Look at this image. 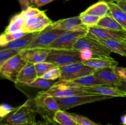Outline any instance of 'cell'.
<instances>
[{
  "label": "cell",
  "mask_w": 126,
  "mask_h": 125,
  "mask_svg": "<svg viewBox=\"0 0 126 125\" xmlns=\"http://www.w3.org/2000/svg\"><path fill=\"white\" fill-rule=\"evenodd\" d=\"M115 71L119 78L122 80L126 81V68L123 67H115Z\"/></svg>",
  "instance_id": "cell-38"
},
{
  "label": "cell",
  "mask_w": 126,
  "mask_h": 125,
  "mask_svg": "<svg viewBox=\"0 0 126 125\" xmlns=\"http://www.w3.org/2000/svg\"><path fill=\"white\" fill-rule=\"evenodd\" d=\"M52 23V21L46 15L45 11H43L38 15L27 19L23 31L26 33H38L44 30Z\"/></svg>",
  "instance_id": "cell-11"
},
{
  "label": "cell",
  "mask_w": 126,
  "mask_h": 125,
  "mask_svg": "<svg viewBox=\"0 0 126 125\" xmlns=\"http://www.w3.org/2000/svg\"><path fill=\"white\" fill-rule=\"evenodd\" d=\"M19 32H23V29L20 27L17 26L14 23L10 22L9 25L5 29L4 33H17Z\"/></svg>",
  "instance_id": "cell-36"
},
{
  "label": "cell",
  "mask_w": 126,
  "mask_h": 125,
  "mask_svg": "<svg viewBox=\"0 0 126 125\" xmlns=\"http://www.w3.org/2000/svg\"><path fill=\"white\" fill-rule=\"evenodd\" d=\"M37 113L34 99L29 98L22 105L14 107L9 115L1 118L0 125H19L27 123H34L36 121Z\"/></svg>",
  "instance_id": "cell-1"
},
{
  "label": "cell",
  "mask_w": 126,
  "mask_h": 125,
  "mask_svg": "<svg viewBox=\"0 0 126 125\" xmlns=\"http://www.w3.org/2000/svg\"><path fill=\"white\" fill-rule=\"evenodd\" d=\"M87 49L94 55V58L110 57L111 51L97 39L87 33L86 36L79 39L73 47V50L81 51Z\"/></svg>",
  "instance_id": "cell-2"
},
{
  "label": "cell",
  "mask_w": 126,
  "mask_h": 125,
  "mask_svg": "<svg viewBox=\"0 0 126 125\" xmlns=\"http://www.w3.org/2000/svg\"></svg>",
  "instance_id": "cell-50"
},
{
  "label": "cell",
  "mask_w": 126,
  "mask_h": 125,
  "mask_svg": "<svg viewBox=\"0 0 126 125\" xmlns=\"http://www.w3.org/2000/svg\"><path fill=\"white\" fill-rule=\"evenodd\" d=\"M121 125H126V114L121 117Z\"/></svg>",
  "instance_id": "cell-45"
},
{
  "label": "cell",
  "mask_w": 126,
  "mask_h": 125,
  "mask_svg": "<svg viewBox=\"0 0 126 125\" xmlns=\"http://www.w3.org/2000/svg\"><path fill=\"white\" fill-rule=\"evenodd\" d=\"M54 1L55 0H33V4L37 7H41L50 3Z\"/></svg>",
  "instance_id": "cell-39"
},
{
  "label": "cell",
  "mask_w": 126,
  "mask_h": 125,
  "mask_svg": "<svg viewBox=\"0 0 126 125\" xmlns=\"http://www.w3.org/2000/svg\"><path fill=\"white\" fill-rule=\"evenodd\" d=\"M43 12V11H40V10L38 9L36 7L30 6V7H29L28 8H27V9L24 10V11H22L20 13L26 18V19H28V18H31V17L38 15L40 14V13H42Z\"/></svg>",
  "instance_id": "cell-33"
},
{
  "label": "cell",
  "mask_w": 126,
  "mask_h": 125,
  "mask_svg": "<svg viewBox=\"0 0 126 125\" xmlns=\"http://www.w3.org/2000/svg\"><path fill=\"white\" fill-rule=\"evenodd\" d=\"M52 120L59 125H76L77 122L68 113L59 110L54 114Z\"/></svg>",
  "instance_id": "cell-25"
},
{
  "label": "cell",
  "mask_w": 126,
  "mask_h": 125,
  "mask_svg": "<svg viewBox=\"0 0 126 125\" xmlns=\"http://www.w3.org/2000/svg\"><path fill=\"white\" fill-rule=\"evenodd\" d=\"M56 67H57V66H55V64L47 62V61H44V62H39V63L34 64V67H35L38 78H41L43 75L45 74L46 72H47L52 69Z\"/></svg>",
  "instance_id": "cell-28"
},
{
  "label": "cell",
  "mask_w": 126,
  "mask_h": 125,
  "mask_svg": "<svg viewBox=\"0 0 126 125\" xmlns=\"http://www.w3.org/2000/svg\"><path fill=\"white\" fill-rule=\"evenodd\" d=\"M84 12L89 15L97 16L100 18L111 14L110 10L108 3L98 1L97 3L92 5L87 9Z\"/></svg>",
  "instance_id": "cell-21"
},
{
  "label": "cell",
  "mask_w": 126,
  "mask_h": 125,
  "mask_svg": "<svg viewBox=\"0 0 126 125\" xmlns=\"http://www.w3.org/2000/svg\"><path fill=\"white\" fill-rule=\"evenodd\" d=\"M108 125H110V124H108Z\"/></svg>",
  "instance_id": "cell-49"
},
{
  "label": "cell",
  "mask_w": 126,
  "mask_h": 125,
  "mask_svg": "<svg viewBox=\"0 0 126 125\" xmlns=\"http://www.w3.org/2000/svg\"><path fill=\"white\" fill-rule=\"evenodd\" d=\"M98 1H102V2H105L106 3H116L118 0H98Z\"/></svg>",
  "instance_id": "cell-44"
},
{
  "label": "cell",
  "mask_w": 126,
  "mask_h": 125,
  "mask_svg": "<svg viewBox=\"0 0 126 125\" xmlns=\"http://www.w3.org/2000/svg\"><path fill=\"white\" fill-rule=\"evenodd\" d=\"M106 85L102 81L97 78L94 74L89 75L81 78H76L72 80H59L55 82L54 85L60 87H68V88H83L86 87H93V86L104 85Z\"/></svg>",
  "instance_id": "cell-12"
},
{
  "label": "cell",
  "mask_w": 126,
  "mask_h": 125,
  "mask_svg": "<svg viewBox=\"0 0 126 125\" xmlns=\"http://www.w3.org/2000/svg\"><path fill=\"white\" fill-rule=\"evenodd\" d=\"M79 125H100L94 122L86 116L76 113H70Z\"/></svg>",
  "instance_id": "cell-32"
},
{
  "label": "cell",
  "mask_w": 126,
  "mask_h": 125,
  "mask_svg": "<svg viewBox=\"0 0 126 125\" xmlns=\"http://www.w3.org/2000/svg\"><path fill=\"white\" fill-rule=\"evenodd\" d=\"M26 20H27V19L20 13L18 14H17L11 18L10 22L14 23V24H15L17 26L22 28L23 30V27H24L25 24Z\"/></svg>",
  "instance_id": "cell-34"
},
{
  "label": "cell",
  "mask_w": 126,
  "mask_h": 125,
  "mask_svg": "<svg viewBox=\"0 0 126 125\" xmlns=\"http://www.w3.org/2000/svg\"><path fill=\"white\" fill-rule=\"evenodd\" d=\"M28 33L25 32H19L17 33H2L0 36V46H4L11 42L21 38Z\"/></svg>",
  "instance_id": "cell-27"
},
{
  "label": "cell",
  "mask_w": 126,
  "mask_h": 125,
  "mask_svg": "<svg viewBox=\"0 0 126 125\" xmlns=\"http://www.w3.org/2000/svg\"><path fill=\"white\" fill-rule=\"evenodd\" d=\"M55 82L50 80H47L44 79L42 78H38L36 79L34 82H32L30 84L27 85H22L25 86L27 87H30V88H36V89H44V91L47 90L50 88H51L54 84H55Z\"/></svg>",
  "instance_id": "cell-26"
},
{
  "label": "cell",
  "mask_w": 126,
  "mask_h": 125,
  "mask_svg": "<svg viewBox=\"0 0 126 125\" xmlns=\"http://www.w3.org/2000/svg\"><path fill=\"white\" fill-rule=\"evenodd\" d=\"M114 87H116V88H117L119 90L125 92L126 93V81L121 80L119 83L116 85Z\"/></svg>",
  "instance_id": "cell-42"
},
{
  "label": "cell",
  "mask_w": 126,
  "mask_h": 125,
  "mask_svg": "<svg viewBox=\"0 0 126 125\" xmlns=\"http://www.w3.org/2000/svg\"><path fill=\"white\" fill-rule=\"evenodd\" d=\"M80 18H81L82 24L86 26L87 27L94 26L97 25L98 21L100 19V17H97V16L89 15L87 13L82 12L79 15Z\"/></svg>",
  "instance_id": "cell-29"
},
{
  "label": "cell",
  "mask_w": 126,
  "mask_h": 125,
  "mask_svg": "<svg viewBox=\"0 0 126 125\" xmlns=\"http://www.w3.org/2000/svg\"><path fill=\"white\" fill-rule=\"evenodd\" d=\"M88 33L97 39H113L126 44V31L106 29L100 27H88Z\"/></svg>",
  "instance_id": "cell-10"
},
{
  "label": "cell",
  "mask_w": 126,
  "mask_h": 125,
  "mask_svg": "<svg viewBox=\"0 0 126 125\" xmlns=\"http://www.w3.org/2000/svg\"><path fill=\"white\" fill-rule=\"evenodd\" d=\"M18 1L20 4L22 11L27 9L33 4V0H18Z\"/></svg>",
  "instance_id": "cell-40"
},
{
  "label": "cell",
  "mask_w": 126,
  "mask_h": 125,
  "mask_svg": "<svg viewBox=\"0 0 126 125\" xmlns=\"http://www.w3.org/2000/svg\"><path fill=\"white\" fill-rule=\"evenodd\" d=\"M34 125H45L44 123V121H36L35 123L34 124Z\"/></svg>",
  "instance_id": "cell-46"
},
{
  "label": "cell",
  "mask_w": 126,
  "mask_h": 125,
  "mask_svg": "<svg viewBox=\"0 0 126 125\" xmlns=\"http://www.w3.org/2000/svg\"><path fill=\"white\" fill-rule=\"evenodd\" d=\"M66 32L68 31L54 29L50 25L44 30L39 32L36 38L26 49H34V48L46 49L48 45L52 44L59 36L64 34Z\"/></svg>",
  "instance_id": "cell-9"
},
{
  "label": "cell",
  "mask_w": 126,
  "mask_h": 125,
  "mask_svg": "<svg viewBox=\"0 0 126 125\" xmlns=\"http://www.w3.org/2000/svg\"><path fill=\"white\" fill-rule=\"evenodd\" d=\"M14 109V107H12V106L7 104H2L0 107V116L1 118L5 117L7 115L10 113L12 110Z\"/></svg>",
  "instance_id": "cell-35"
},
{
  "label": "cell",
  "mask_w": 126,
  "mask_h": 125,
  "mask_svg": "<svg viewBox=\"0 0 126 125\" xmlns=\"http://www.w3.org/2000/svg\"><path fill=\"white\" fill-rule=\"evenodd\" d=\"M111 52L126 57V44L113 39H97Z\"/></svg>",
  "instance_id": "cell-22"
},
{
  "label": "cell",
  "mask_w": 126,
  "mask_h": 125,
  "mask_svg": "<svg viewBox=\"0 0 126 125\" xmlns=\"http://www.w3.org/2000/svg\"><path fill=\"white\" fill-rule=\"evenodd\" d=\"M59 67L61 71V77L60 80H72L89 75L94 74L96 71L95 69L86 66L82 62H76Z\"/></svg>",
  "instance_id": "cell-7"
},
{
  "label": "cell",
  "mask_w": 126,
  "mask_h": 125,
  "mask_svg": "<svg viewBox=\"0 0 126 125\" xmlns=\"http://www.w3.org/2000/svg\"><path fill=\"white\" fill-rule=\"evenodd\" d=\"M38 78L34 64L27 62L17 75L14 83L27 85L32 83Z\"/></svg>",
  "instance_id": "cell-17"
},
{
  "label": "cell",
  "mask_w": 126,
  "mask_h": 125,
  "mask_svg": "<svg viewBox=\"0 0 126 125\" xmlns=\"http://www.w3.org/2000/svg\"><path fill=\"white\" fill-rule=\"evenodd\" d=\"M26 63L27 61L22 58L20 54H18L0 66L1 75L4 78L14 82L17 75Z\"/></svg>",
  "instance_id": "cell-8"
},
{
  "label": "cell",
  "mask_w": 126,
  "mask_h": 125,
  "mask_svg": "<svg viewBox=\"0 0 126 125\" xmlns=\"http://www.w3.org/2000/svg\"><path fill=\"white\" fill-rule=\"evenodd\" d=\"M33 99L38 113L41 118L48 116L53 118L54 114L60 110L56 99L43 91L38 92Z\"/></svg>",
  "instance_id": "cell-3"
},
{
  "label": "cell",
  "mask_w": 126,
  "mask_h": 125,
  "mask_svg": "<svg viewBox=\"0 0 126 125\" xmlns=\"http://www.w3.org/2000/svg\"><path fill=\"white\" fill-rule=\"evenodd\" d=\"M50 50L44 48H34L20 51V54L27 62L35 64L46 61Z\"/></svg>",
  "instance_id": "cell-15"
},
{
  "label": "cell",
  "mask_w": 126,
  "mask_h": 125,
  "mask_svg": "<svg viewBox=\"0 0 126 125\" xmlns=\"http://www.w3.org/2000/svg\"><path fill=\"white\" fill-rule=\"evenodd\" d=\"M46 61L57 67L82 62L80 51L74 50H50Z\"/></svg>",
  "instance_id": "cell-5"
},
{
  "label": "cell",
  "mask_w": 126,
  "mask_h": 125,
  "mask_svg": "<svg viewBox=\"0 0 126 125\" xmlns=\"http://www.w3.org/2000/svg\"><path fill=\"white\" fill-rule=\"evenodd\" d=\"M87 33L88 29L66 32L64 34L59 36L46 49L49 50H73L75 43L79 39L86 36Z\"/></svg>",
  "instance_id": "cell-6"
},
{
  "label": "cell",
  "mask_w": 126,
  "mask_h": 125,
  "mask_svg": "<svg viewBox=\"0 0 126 125\" xmlns=\"http://www.w3.org/2000/svg\"><path fill=\"white\" fill-rule=\"evenodd\" d=\"M111 15L124 28L126 31V12L116 3H109Z\"/></svg>",
  "instance_id": "cell-24"
},
{
  "label": "cell",
  "mask_w": 126,
  "mask_h": 125,
  "mask_svg": "<svg viewBox=\"0 0 126 125\" xmlns=\"http://www.w3.org/2000/svg\"><path fill=\"white\" fill-rule=\"evenodd\" d=\"M85 65L95 70L107 67H116L118 64V62L111 57L108 58H92L88 61H82Z\"/></svg>",
  "instance_id": "cell-20"
},
{
  "label": "cell",
  "mask_w": 126,
  "mask_h": 125,
  "mask_svg": "<svg viewBox=\"0 0 126 125\" xmlns=\"http://www.w3.org/2000/svg\"><path fill=\"white\" fill-rule=\"evenodd\" d=\"M39 32L38 33H28L24 36L18 39L11 42L4 46L1 47V50L3 49H12V50L22 51L27 49L31 43L36 38Z\"/></svg>",
  "instance_id": "cell-19"
},
{
  "label": "cell",
  "mask_w": 126,
  "mask_h": 125,
  "mask_svg": "<svg viewBox=\"0 0 126 125\" xmlns=\"http://www.w3.org/2000/svg\"><path fill=\"white\" fill-rule=\"evenodd\" d=\"M110 98H112L107 96L94 94H88V95H77L67 97V98H55V99L59 104L60 110L65 111L68 109L75 107L78 105L94 102L101 101Z\"/></svg>",
  "instance_id": "cell-4"
},
{
  "label": "cell",
  "mask_w": 126,
  "mask_h": 125,
  "mask_svg": "<svg viewBox=\"0 0 126 125\" xmlns=\"http://www.w3.org/2000/svg\"><path fill=\"white\" fill-rule=\"evenodd\" d=\"M60 77H61V71L60 67H56L46 72L45 74L43 75L41 78L47 80L54 81L57 78H60Z\"/></svg>",
  "instance_id": "cell-31"
},
{
  "label": "cell",
  "mask_w": 126,
  "mask_h": 125,
  "mask_svg": "<svg viewBox=\"0 0 126 125\" xmlns=\"http://www.w3.org/2000/svg\"><path fill=\"white\" fill-rule=\"evenodd\" d=\"M67 1H68V0H67Z\"/></svg>",
  "instance_id": "cell-51"
},
{
  "label": "cell",
  "mask_w": 126,
  "mask_h": 125,
  "mask_svg": "<svg viewBox=\"0 0 126 125\" xmlns=\"http://www.w3.org/2000/svg\"><path fill=\"white\" fill-rule=\"evenodd\" d=\"M46 94H49L55 98H67L77 95H88L94 94L85 91L82 88H68V87H60V86L53 85L47 90L43 91Z\"/></svg>",
  "instance_id": "cell-14"
},
{
  "label": "cell",
  "mask_w": 126,
  "mask_h": 125,
  "mask_svg": "<svg viewBox=\"0 0 126 125\" xmlns=\"http://www.w3.org/2000/svg\"><path fill=\"white\" fill-rule=\"evenodd\" d=\"M42 118L43 119V121L45 125H59V124L56 123L51 118H49L48 116H43Z\"/></svg>",
  "instance_id": "cell-41"
},
{
  "label": "cell",
  "mask_w": 126,
  "mask_h": 125,
  "mask_svg": "<svg viewBox=\"0 0 126 125\" xmlns=\"http://www.w3.org/2000/svg\"><path fill=\"white\" fill-rule=\"evenodd\" d=\"M50 26L54 29L65 31H73L78 30H87L88 27L82 24L79 15L71 18L59 20L53 22Z\"/></svg>",
  "instance_id": "cell-13"
},
{
  "label": "cell",
  "mask_w": 126,
  "mask_h": 125,
  "mask_svg": "<svg viewBox=\"0 0 126 125\" xmlns=\"http://www.w3.org/2000/svg\"><path fill=\"white\" fill-rule=\"evenodd\" d=\"M34 123H35V122L34 123H27L22 124V125H34Z\"/></svg>",
  "instance_id": "cell-47"
},
{
  "label": "cell",
  "mask_w": 126,
  "mask_h": 125,
  "mask_svg": "<svg viewBox=\"0 0 126 125\" xmlns=\"http://www.w3.org/2000/svg\"><path fill=\"white\" fill-rule=\"evenodd\" d=\"M118 1H123V2H126V0H118Z\"/></svg>",
  "instance_id": "cell-48"
},
{
  "label": "cell",
  "mask_w": 126,
  "mask_h": 125,
  "mask_svg": "<svg viewBox=\"0 0 126 125\" xmlns=\"http://www.w3.org/2000/svg\"><path fill=\"white\" fill-rule=\"evenodd\" d=\"M96 26L100 27V28L112 29V30H124V28L111 15L105 16V17L100 18Z\"/></svg>",
  "instance_id": "cell-23"
},
{
  "label": "cell",
  "mask_w": 126,
  "mask_h": 125,
  "mask_svg": "<svg viewBox=\"0 0 126 125\" xmlns=\"http://www.w3.org/2000/svg\"><path fill=\"white\" fill-rule=\"evenodd\" d=\"M82 89L85 91L91 93V94H100V95L107 96L111 97V98L126 97V93L125 92L122 91L116 87H112V86L108 85L86 87V88H83Z\"/></svg>",
  "instance_id": "cell-16"
},
{
  "label": "cell",
  "mask_w": 126,
  "mask_h": 125,
  "mask_svg": "<svg viewBox=\"0 0 126 125\" xmlns=\"http://www.w3.org/2000/svg\"><path fill=\"white\" fill-rule=\"evenodd\" d=\"M80 53H81V58L82 60V61H88V60H90L94 58L93 53L87 49L82 50V51H80Z\"/></svg>",
  "instance_id": "cell-37"
},
{
  "label": "cell",
  "mask_w": 126,
  "mask_h": 125,
  "mask_svg": "<svg viewBox=\"0 0 126 125\" xmlns=\"http://www.w3.org/2000/svg\"><path fill=\"white\" fill-rule=\"evenodd\" d=\"M116 4L121 9H122L123 11H125L126 12V2H123V1H118V2H117Z\"/></svg>",
  "instance_id": "cell-43"
},
{
  "label": "cell",
  "mask_w": 126,
  "mask_h": 125,
  "mask_svg": "<svg viewBox=\"0 0 126 125\" xmlns=\"http://www.w3.org/2000/svg\"><path fill=\"white\" fill-rule=\"evenodd\" d=\"M115 67H107L96 70L94 75L106 85L114 87L122 80L115 71Z\"/></svg>",
  "instance_id": "cell-18"
},
{
  "label": "cell",
  "mask_w": 126,
  "mask_h": 125,
  "mask_svg": "<svg viewBox=\"0 0 126 125\" xmlns=\"http://www.w3.org/2000/svg\"><path fill=\"white\" fill-rule=\"evenodd\" d=\"M20 51L12 49H3L0 50V66L12 57L20 53Z\"/></svg>",
  "instance_id": "cell-30"
}]
</instances>
